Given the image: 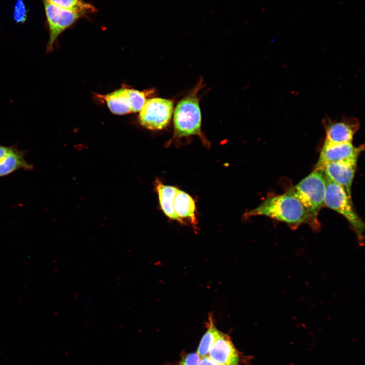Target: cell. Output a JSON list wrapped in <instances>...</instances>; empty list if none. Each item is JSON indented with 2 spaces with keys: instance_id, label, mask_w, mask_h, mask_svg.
<instances>
[{
  "instance_id": "obj_1",
  "label": "cell",
  "mask_w": 365,
  "mask_h": 365,
  "mask_svg": "<svg viewBox=\"0 0 365 365\" xmlns=\"http://www.w3.org/2000/svg\"><path fill=\"white\" fill-rule=\"evenodd\" d=\"M257 215L284 222L292 229L305 224L311 225L309 216L303 205L296 198L286 193L267 198L258 207L244 214L246 218Z\"/></svg>"
},
{
  "instance_id": "obj_2",
  "label": "cell",
  "mask_w": 365,
  "mask_h": 365,
  "mask_svg": "<svg viewBox=\"0 0 365 365\" xmlns=\"http://www.w3.org/2000/svg\"><path fill=\"white\" fill-rule=\"evenodd\" d=\"M325 179L322 169H315L285 192L296 198L305 208L309 216L310 227L314 230L320 228L318 215L324 206Z\"/></svg>"
},
{
  "instance_id": "obj_3",
  "label": "cell",
  "mask_w": 365,
  "mask_h": 365,
  "mask_svg": "<svg viewBox=\"0 0 365 365\" xmlns=\"http://www.w3.org/2000/svg\"><path fill=\"white\" fill-rule=\"evenodd\" d=\"M202 79L187 96L181 99L173 111L172 139L198 136L204 143L207 141L201 131L202 116L198 93L203 86Z\"/></svg>"
},
{
  "instance_id": "obj_4",
  "label": "cell",
  "mask_w": 365,
  "mask_h": 365,
  "mask_svg": "<svg viewBox=\"0 0 365 365\" xmlns=\"http://www.w3.org/2000/svg\"><path fill=\"white\" fill-rule=\"evenodd\" d=\"M324 176L326 186L324 206L338 212L348 221L361 245L364 240V224L354 209L351 198L342 187L326 174Z\"/></svg>"
},
{
  "instance_id": "obj_5",
  "label": "cell",
  "mask_w": 365,
  "mask_h": 365,
  "mask_svg": "<svg viewBox=\"0 0 365 365\" xmlns=\"http://www.w3.org/2000/svg\"><path fill=\"white\" fill-rule=\"evenodd\" d=\"M42 2L46 17L45 25L49 32L46 51L50 53L59 36L85 15L64 9L45 1Z\"/></svg>"
},
{
  "instance_id": "obj_6",
  "label": "cell",
  "mask_w": 365,
  "mask_h": 365,
  "mask_svg": "<svg viewBox=\"0 0 365 365\" xmlns=\"http://www.w3.org/2000/svg\"><path fill=\"white\" fill-rule=\"evenodd\" d=\"M173 111L172 100L159 97L150 98L139 111V122L148 129L162 130L169 124Z\"/></svg>"
},
{
  "instance_id": "obj_7",
  "label": "cell",
  "mask_w": 365,
  "mask_h": 365,
  "mask_svg": "<svg viewBox=\"0 0 365 365\" xmlns=\"http://www.w3.org/2000/svg\"><path fill=\"white\" fill-rule=\"evenodd\" d=\"M322 123L326 134L324 141L330 143H352L360 126L358 119L353 117H345L339 120L325 118Z\"/></svg>"
},
{
  "instance_id": "obj_8",
  "label": "cell",
  "mask_w": 365,
  "mask_h": 365,
  "mask_svg": "<svg viewBox=\"0 0 365 365\" xmlns=\"http://www.w3.org/2000/svg\"><path fill=\"white\" fill-rule=\"evenodd\" d=\"M364 146L355 147L352 143H330L324 142L314 169H320L328 163L339 162H357Z\"/></svg>"
},
{
  "instance_id": "obj_9",
  "label": "cell",
  "mask_w": 365,
  "mask_h": 365,
  "mask_svg": "<svg viewBox=\"0 0 365 365\" xmlns=\"http://www.w3.org/2000/svg\"><path fill=\"white\" fill-rule=\"evenodd\" d=\"M208 356L220 365H240L243 361L230 337L223 333L211 347Z\"/></svg>"
},
{
  "instance_id": "obj_10",
  "label": "cell",
  "mask_w": 365,
  "mask_h": 365,
  "mask_svg": "<svg viewBox=\"0 0 365 365\" xmlns=\"http://www.w3.org/2000/svg\"><path fill=\"white\" fill-rule=\"evenodd\" d=\"M356 165L357 162H332L324 164L320 169L342 187L348 196L351 198V187Z\"/></svg>"
},
{
  "instance_id": "obj_11",
  "label": "cell",
  "mask_w": 365,
  "mask_h": 365,
  "mask_svg": "<svg viewBox=\"0 0 365 365\" xmlns=\"http://www.w3.org/2000/svg\"><path fill=\"white\" fill-rule=\"evenodd\" d=\"M174 210L181 223L187 220L196 227L197 219L196 216V205L194 199L185 192L177 189L174 200Z\"/></svg>"
},
{
  "instance_id": "obj_12",
  "label": "cell",
  "mask_w": 365,
  "mask_h": 365,
  "mask_svg": "<svg viewBox=\"0 0 365 365\" xmlns=\"http://www.w3.org/2000/svg\"><path fill=\"white\" fill-rule=\"evenodd\" d=\"M130 91L129 88H121L100 97L113 114L123 115L132 113Z\"/></svg>"
},
{
  "instance_id": "obj_13",
  "label": "cell",
  "mask_w": 365,
  "mask_h": 365,
  "mask_svg": "<svg viewBox=\"0 0 365 365\" xmlns=\"http://www.w3.org/2000/svg\"><path fill=\"white\" fill-rule=\"evenodd\" d=\"M155 190L157 193L159 203L164 213L169 218L180 223L174 210V200L177 188L164 185L159 179L155 181Z\"/></svg>"
},
{
  "instance_id": "obj_14",
  "label": "cell",
  "mask_w": 365,
  "mask_h": 365,
  "mask_svg": "<svg viewBox=\"0 0 365 365\" xmlns=\"http://www.w3.org/2000/svg\"><path fill=\"white\" fill-rule=\"evenodd\" d=\"M32 168V165L25 160L23 152L11 147L7 155L0 161V176L9 174L20 168Z\"/></svg>"
},
{
  "instance_id": "obj_15",
  "label": "cell",
  "mask_w": 365,
  "mask_h": 365,
  "mask_svg": "<svg viewBox=\"0 0 365 365\" xmlns=\"http://www.w3.org/2000/svg\"><path fill=\"white\" fill-rule=\"evenodd\" d=\"M208 320L206 324L207 330L200 342L197 351L200 358L208 356L211 347L222 333L216 328L211 314L209 316Z\"/></svg>"
},
{
  "instance_id": "obj_16",
  "label": "cell",
  "mask_w": 365,
  "mask_h": 365,
  "mask_svg": "<svg viewBox=\"0 0 365 365\" xmlns=\"http://www.w3.org/2000/svg\"><path fill=\"white\" fill-rule=\"evenodd\" d=\"M64 9L86 15L94 13L96 8L91 4L83 0H42Z\"/></svg>"
},
{
  "instance_id": "obj_17",
  "label": "cell",
  "mask_w": 365,
  "mask_h": 365,
  "mask_svg": "<svg viewBox=\"0 0 365 365\" xmlns=\"http://www.w3.org/2000/svg\"><path fill=\"white\" fill-rule=\"evenodd\" d=\"M27 11L23 0H16L13 11L14 20L17 23H23L27 17Z\"/></svg>"
},
{
  "instance_id": "obj_18",
  "label": "cell",
  "mask_w": 365,
  "mask_h": 365,
  "mask_svg": "<svg viewBox=\"0 0 365 365\" xmlns=\"http://www.w3.org/2000/svg\"><path fill=\"white\" fill-rule=\"evenodd\" d=\"M200 358L197 352L187 354L176 365H199Z\"/></svg>"
},
{
  "instance_id": "obj_19",
  "label": "cell",
  "mask_w": 365,
  "mask_h": 365,
  "mask_svg": "<svg viewBox=\"0 0 365 365\" xmlns=\"http://www.w3.org/2000/svg\"><path fill=\"white\" fill-rule=\"evenodd\" d=\"M199 365H220L211 359L208 356H205L200 358Z\"/></svg>"
},
{
  "instance_id": "obj_20",
  "label": "cell",
  "mask_w": 365,
  "mask_h": 365,
  "mask_svg": "<svg viewBox=\"0 0 365 365\" xmlns=\"http://www.w3.org/2000/svg\"><path fill=\"white\" fill-rule=\"evenodd\" d=\"M11 147L0 145V161H1L9 153Z\"/></svg>"
}]
</instances>
